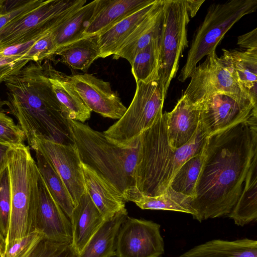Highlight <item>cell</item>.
<instances>
[{
  "label": "cell",
  "instance_id": "obj_34",
  "mask_svg": "<svg viewBox=\"0 0 257 257\" xmlns=\"http://www.w3.org/2000/svg\"><path fill=\"white\" fill-rule=\"evenodd\" d=\"M71 243L43 239L28 257H76Z\"/></svg>",
  "mask_w": 257,
  "mask_h": 257
},
{
  "label": "cell",
  "instance_id": "obj_38",
  "mask_svg": "<svg viewBox=\"0 0 257 257\" xmlns=\"http://www.w3.org/2000/svg\"><path fill=\"white\" fill-rule=\"evenodd\" d=\"M44 1L43 0H30L25 5L5 14L1 15L0 30L14 20L36 9Z\"/></svg>",
  "mask_w": 257,
  "mask_h": 257
},
{
  "label": "cell",
  "instance_id": "obj_2",
  "mask_svg": "<svg viewBox=\"0 0 257 257\" xmlns=\"http://www.w3.org/2000/svg\"><path fill=\"white\" fill-rule=\"evenodd\" d=\"M3 82L8 112L17 119L30 148L36 151L38 139L73 143L67 119L49 80L47 60L43 64L31 61Z\"/></svg>",
  "mask_w": 257,
  "mask_h": 257
},
{
  "label": "cell",
  "instance_id": "obj_43",
  "mask_svg": "<svg viewBox=\"0 0 257 257\" xmlns=\"http://www.w3.org/2000/svg\"><path fill=\"white\" fill-rule=\"evenodd\" d=\"M190 18L194 17L205 1L184 0Z\"/></svg>",
  "mask_w": 257,
  "mask_h": 257
},
{
  "label": "cell",
  "instance_id": "obj_36",
  "mask_svg": "<svg viewBox=\"0 0 257 257\" xmlns=\"http://www.w3.org/2000/svg\"><path fill=\"white\" fill-rule=\"evenodd\" d=\"M24 133L13 119L4 112H0V142L18 146L24 144Z\"/></svg>",
  "mask_w": 257,
  "mask_h": 257
},
{
  "label": "cell",
  "instance_id": "obj_22",
  "mask_svg": "<svg viewBox=\"0 0 257 257\" xmlns=\"http://www.w3.org/2000/svg\"><path fill=\"white\" fill-rule=\"evenodd\" d=\"M158 0L133 13L97 36L99 58L113 55L154 8Z\"/></svg>",
  "mask_w": 257,
  "mask_h": 257
},
{
  "label": "cell",
  "instance_id": "obj_23",
  "mask_svg": "<svg viewBox=\"0 0 257 257\" xmlns=\"http://www.w3.org/2000/svg\"><path fill=\"white\" fill-rule=\"evenodd\" d=\"M126 208L106 219L76 257L116 256V241L119 228L127 217Z\"/></svg>",
  "mask_w": 257,
  "mask_h": 257
},
{
  "label": "cell",
  "instance_id": "obj_13",
  "mask_svg": "<svg viewBox=\"0 0 257 257\" xmlns=\"http://www.w3.org/2000/svg\"><path fill=\"white\" fill-rule=\"evenodd\" d=\"M37 146L63 181L75 206L86 192L82 163L76 146L43 139L37 140Z\"/></svg>",
  "mask_w": 257,
  "mask_h": 257
},
{
  "label": "cell",
  "instance_id": "obj_10",
  "mask_svg": "<svg viewBox=\"0 0 257 257\" xmlns=\"http://www.w3.org/2000/svg\"><path fill=\"white\" fill-rule=\"evenodd\" d=\"M190 78L182 97L191 104L196 105L206 97L221 94L241 104L257 107L256 103L236 82L215 52L206 56Z\"/></svg>",
  "mask_w": 257,
  "mask_h": 257
},
{
  "label": "cell",
  "instance_id": "obj_45",
  "mask_svg": "<svg viewBox=\"0 0 257 257\" xmlns=\"http://www.w3.org/2000/svg\"><path fill=\"white\" fill-rule=\"evenodd\" d=\"M6 240L0 233V257H2L6 250Z\"/></svg>",
  "mask_w": 257,
  "mask_h": 257
},
{
  "label": "cell",
  "instance_id": "obj_16",
  "mask_svg": "<svg viewBox=\"0 0 257 257\" xmlns=\"http://www.w3.org/2000/svg\"><path fill=\"white\" fill-rule=\"evenodd\" d=\"M156 0H97L84 37L96 36Z\"/></svg>",
  "mask_w": 257,
  "mask_h": 257
},
{
  "label": "cell",
  "instance_id": "obj_9",
  "mask_svg": "<svg viewBox=\"0 0 257 257\" xmlns=\"http://www.w3.org/2000/svg\"><path fill=\"white\" fill-rule=\"evenodd\" d=\"M189 21L184 0H164L158 75L166 94L178 71L179 58L188 46L187 26Z\"/></svg>",
  "mask_w": 257,
  "mask_h": 257
},
{
  "label": "cell",
  "instance_id": "obj_26",
  "mask_svg": "<svg viewBox=\"0 0 257 257\" xmlns=\"http://www.w3.org/2000/svg\"><path fill=\"white\" fill-rule=\"evenodd\" d=\"M97 36H87L63 46L54 52L60 61L74 70L87 72L92 63L99 58Z\"/></svg>",
  "mask_w": 257,
  "mask_h": 257
},
{
  "label": "cell",
  "instance_id": "obj_32",
  "mask_svg": "<svg viewBox=\"0 0 257 257\" xmlns=\"http://www.w3.org/2000/svg\"><path fill=\"white\" fill-rule=\"evenodd\" d=\"M159 38L151 42L139 51L134 58L131 65L136 82L146 81L158 72Z\"/></svg>",
  "mask_w": 257,
  "mask_h": 257
},
{
  "label": "cell",
  "instance_id": "obj_14",
  "mask_svg": "<svg viewBox=\"0 0 257 257\" xmlns=\"http://www.w3.org/2000/svg\"><path fill=\"white\" fill-rule=\"evenodd\" d=\"M199 109L200 124L207 136L243 121L257 107L241 104L224 94H214L196 104Z\"/></svg>",
  "mask_w": 257,
  "mask_h": 257
},
{
  "label": "cell",
  "instance_id": "obj_31",
  "mask_svg": "<svg viewBox=\"0 0 257 257\" xmlns=\"http://www.w3.org/2000/svg\"><path fill=\"white\" fill-rule=\"evenodd\" d=\"M204 159V150L187 160L172 179L169 187L173 190L191 198L195 196V188Z\"/></svg>",
  "mask_w": 257,
  "mask_h": 257
},
{
  "label": "cell",
  "instance_id": "obj_27",
  "mask_svg": "<svg viewBox=\"0 0 257 257\" xmlns=\"http://www.w3.org/2000/svg\"><path fill=\"white\" fill-rule=\"evenodd\" d=\"M229 217L243 226L257 218V154H255L241 194Z\"/></svg>",
  "mask_w": 257,
  "mask_h": 257
},
{
  "label": "cell",
  "instance_id": "obj_42",
  "mask_svg": "<svg viewBox=\"0 0 257 257\" xmlns=\"http://www.w3.org/2000/svg\"><path fill=\"white\" fill-rule=\"evenodd\" d=\"M29 1H0L3 10L1 15L15 10L26 4Z\"/></svg>",
  "mask_w": 257,
  "mask_h": 257
},
{
  "label": "cell",
  "instance_id": "obj_29",
  "mask_svg": "<svg viewBox=\"0 0 257 257\" xmlns=\"http://www.w3.org/2000/svg\"><path fill=\"white\" fill-rule=\"evenodd\" d=\"M35 152L38 170L51 195L70 220L75 205L65 183L47 158L38 149Z\"/></svg>",
  "mask_w": 257,
  "mask_h": 257
},
{
  "label": "cell",
  "instance_id": "obj_28",
  "mask_svg": "<svg viewBox=\"0 0 257 257\" xmlns=\"http://www.w3.org/2000/svg\"><path fill=\"white\" fill-rule=\"evenodd\" d=\"M96 2L97 0H95L84 5L66 22L52 32L55 51L84 37L83 33L92 17Z\"/></svg>",
  "mask_w": 257,
  "mask_h": 257
},
{
  "label": "cell",
  "instance_id": "obj_25",
  "mask_svg": "<svg viewBox=\"0 0 257 257\" xmlns=\"http://www.w3.org/2000/svg\"><path fill=\"white\" fill-rule=\"evenodd\" d=\"M47 68L52 89L62 107L66 118L84 123L90 117L91 111L77 92L65 83L63 74L56 70L48 61Z\"/></svg>",
  "mask_w": 257,
  "mask_h": 257
},
{
  "label": "cell",
  "instance_id": "obj_48",
  "mask_svg": "<svg viewBox=\"0 0 257 257\" xmlns=\"http://www.w3.org/2000/svg\"><path fill=\"white\" fill-rule=\"evenodd\" d=\"M0 51H1V49H0Z\"/></svg>",
  "mask_w": 257,
  "mask_h": 257
},
{
  "label": "cell",
  "instance_id": "obj_4",
  "mask_svg": "<svg viewBox=\"0 0 257 257\" xmlns=\"http://www.w3.org/2000/svg\"><path fill=\"white\" fill-rule=\"evenodd\" d=\"M70 137L81 162L104 178L124 196L139 190L136 171L141 135L128 146L117 144L87 124L67 119Z\"/></svg>",
  "mask_w": 257,
  "mask_h": 257
},
{
  "label": "cell",
  "instance_id": "obj_5",
  "mask_svg": "<svg viewBox=\"0 0 257 257\" xmlns=\"http://www.w3.org/2000/svg\"><path fill=\"white\" fill-rule=\"evenodd\" d=\"M7 168L11 186V212L6 250L16 240L34 231L40 175L30 148L25 144L12 149Z\"/></svg>",
  "mask_w": 257,
  "mask_h": 257
},
{
  "label": "cell",
  "instance_id": "obj_40",
  "mask_svg": "<svg viewBox=\"0 0 257 257\" xmlns=\"http://www.w3.org/2000/svg\"><path fill=\"white\" fill-rule=\"evenodd\" d=\"M237 44L246 50L257 49V28L239 36Z\"/></svg>",
  "mask_w": 257,
  "mask_h": 257
},
{
  "label": "cell",
  "instance_id": "obj_3",
  "mask_svg": "<svg viewBox=\"0 0 257 257\" xmlns=\"http://www.w3.org/2000/svg\"><path fill=\"white\" fill-rule=\"evenodd\" d=\"M208 137L199 123L190 142L179 149L169 144L166 112L141 135V148L136 171V186L144 196L164 193L174 176L187 160L203 152Z\"/></svg>",
  "mask_w": 257,
  "mask_h": 257
},
{
  "label": "cell",
  "instance_id": "obj_47",
  "mask_svg": "<svg viewBox=\"0 0 257 257\" xmlns=\"http://www.w3.org/2000/svg\"><path fill=\"white\" fill-rule=\"evenodd\" d=\"M2 10H3L2 7L0 6V15L2 14Z\"/></svg>",
  "mask_w": 257,
  "mask_h": 257
},
{
  "label": "cell",
  "instance_id": "obj_30",
  "mask_svg": "<svg viewBox=\"0 0 257 257\" xmlns=\"http://www.w3.org/2000/svg\"><path fill=\"white\" fill-rule=\"evenodd\" d=\"M193 198L173 190L168 187L165 192L158 196L150 197L139 193L130 201L135 203L142 209L164 210L196 214L192 207Z\"/></svg>",
  "mask_w": 257,
  "mask_h": 257
},
{
  "label": "cell",
  "instance_id": "obj_8",
  "mask_svg": "<svg viewBox=\"0 0 257 257\" xmlns=\"http://www.w3.org/2000/svg\"><path fill=\"white\" fill-rule=\"evenodd\" d=\"M86 0H47L0 30V48L40 38L70 18Z\"/></svg>",
  "mask_w": 257,
  "mask_h": 257
},
{
  "label": "cell",
  "instance_id": "obj_35",
  "mask_svg": "<svg viewBox=\"0 0 257 257\" xmlns=\"http://www.w3.org/2000/svg\"><path fill=\"white\" fill-rule=\"evenodd\" d=\"M44 238L43 233L33 231L16 240L2 257H28L38 243Z\"/></svg>",
  "mask_w": 257,
  "mask_h": 257
},
{
  "label": "cell",
  "instance_id": "obj_6",
  "mask_svg": "<svg viewBox=\"0 0 257 257\" xmlns=\"http://www.w3.org/2000/svg\"><path fill=\"white\" fill-rule=\"evenodd\" d=\"M256 9L257 0H230L210 5L195 33L178 80L183 82L190 78L197 63L204 56L215 52L216 47L234 24Z\"/></svg>",
  "mask_w": 257,
  "mask_h": 257
},
{
  "label": "cell",
  "instance_id": "obj_18",
  "mask_svg": "<svg viewBox=\"0 0 257 257\" xmlns=\"http://www.w3.org/2000/svg\"><path fill=\"white\" fill-rule=\"evenodd\" d=\"M163 17L164 0H158L152 10L113 55V59L124 58L131 65L139 51L160 37Z\"/></svg>",
  "mask_w": 257,
  "mask_h": 257
},
{
  "label": "cell",
  "instance_id": "obj_7",
  "mask_svg": "<svg viewBox=\"0 0 257 257\" xmlns=\"http://www.w3.org/2000/svg\"><path fill=\"white\" fill-rule=\"evenodd\" d=\"M134 97L122 116L103 133L122 146L133 144L162 116L166 96L158 72L146 81L136 82Z\"/></svg>",
  "mask_w": 257,
  "mask_h": 257
},
{
  "label": "cell",
  "instance_id": "obj_21",
  "mask_svg": "<svg viewBox=\"0 0 257 257\" xmlns=\"http://www.w3.org/2000/svg\"><path fill=\"white\" fill-rule=\"evenodd\" d=\"M222 51L220 59L236 82L256 103L257 49Z\"/></svg>",
  "mask_w": 257,
  "mask_h": 257
},
{
  "label": "cell",
  "instance_id": "obj_12",
  "mask_svg": "<svg viewBox=\"0 0 257 257\" xmlns=\"http://www.w3.org/2000/svg\"><path fill=\"white\" fill-rule=\"evenodd\" d=\"M63 78L91 111L114 119H120L125 112L126 107L109 82L87 73L69 76L63 74Z\"/></svg>",
  "mask_w": 257,
  "mask_h": 257
},
{
  "label": "cell",
  "instance_id": "obj_44",
  "mask_svg": "<svg viewBox=\"0 0 257 257\" xmlns=\"http://www.w3.org/2000/svg\"><path fill=\"white\" fill-rule=\"evenodd\" d=\"M22 57L23 56L7 57L0 55V68L19 61Z\"/></svg>",
  "mask_w": 257,
  "mask_h": 257
},
{
  "label": "cell",
  "instance_id": "obj_37",
  "mask_svg": "<svg viewBox=\"0 0 257 257\" xmlns=\"http://www.w3.org/2000/svg\"><path fill=\"white\" fill-rule=\"evenodd\" d=\"M55 46L52 32L39 38L32 47L23 56L30 62H41L44 59H50L54 55Z\"/></svg>",
  "mask_w": 257,
  "mask_h": 257
},
{
  "label": "cell",
  "instance_id": "obj_24",
  "mask_svg": "<svg viewBox=\"0 0 257 257\" xmlns=\"http://www.w3.org/2000/svg\"><path fill=\"white\" fill-rule=\"evenodd\" d=\"M178 257H257V241L214 239L196 245Z\"/></svg>",
  "mask_w": 257,
  "mask_h": 257
},
{
  "label": "cell",
  "instance_id": "obj_1",
  "mask_svg": "<svg viewBox=\"0 0 257 257\" xmlns=\"http://www.w3.org/2000/svg\"><path fill=\"white\" fill-rule=\"evenodd\" d=\"M192 207L199 222L229 214L257 154V112L208 136Z\"/></svg>",
  "mask_w": 257,
  "mask_h": 257
},
{
  "label": "cell",
  "instance_id": "obj_41",
  "mask_svg": "<svg viewBox=\"0 0 257 257\" xmlns=\"http://www.w3.org/2000/svg\"><path fill=\"white\" fill-rule=\"evenodd\" d=\"M14 147L15 146L0 142V179L7 168L10 153Z\"/></svg>",
  "mask_w": 257,
  "mask_h": 257
},
{
  "label": "cell",
  "instance_id": "obj_17",
  "mask_svg": "<svg viewBox=\"0 0 257 257\" xmlns=\"http://www.w3.org/2000/svg\"><path fill=\"white\" fill-rule=\"evenodd\" d=\"M104 217L86 191L75 206L70 219L72 224V247L79 254L104 221Z\"/></svg>",
  "mask_w": 257,
  "mask_h": 257
},
{
  "label": "cell",
  "instance_id": "obj_19",
  "mask_svg": "<svg viewBox=\"0 0 257 257\" xmlns=\"http://www.w3.org/2000/svg\"><path fill=\"white\" fill-rule=\"evenodd\" d=\"M82 165L86 191L105 219L125 209L127 201L123 194L89 167Z\"/></svg>",
  "mask_w": 257,
  "mask_h": 257
},
{
  "label": "cell",
  "instance_id": "obj_33",
  "mask_svg": "<svg viewBox=\"0 0 257 257\" xmlns=\"http://www.w3.org/2000/svg\"><path fill=\"white\" fill-rule=\"evenodd\" d=\"M11 212V186L8 168L0 179V233L7 237Z\"/></svg>",
  "mask_w": 257,
  "mask_h": 257
},
{
  "label": "cell",
  "instance_id": "obj_20",
  "mask_svg": "<svg viewBox=\"0 0 257 257\" xmlns=\"http://www.w3.org/2000/svg\"><path fill=\"white\" fill-rule=\"evenodd\" d=\"M166 114L170 145L174 149L181 148L190 142L198 128L199 109L182 96L174 109Z\"/></svg>",
  "mask_w": 257,
  "mask_h": 257
},
{
  "label": "cell",
  "instance_id": "obj_39",
  "mask_svg": "<svg viewBox=\"0 0 257 257\" xmlns=\"http://www.w3.org/2000/svg\"><path fill=\"white\" fill-rule=\"evenodd\" d=\"M41 37L21 44L0 48V55L7 57L23 56Z\"/></svg>",
  "mask_w": 257,
  "mask_h": 257
},
{
  "label": "cell",
  "instance_id": "obj_15",
  "mask_svg": "<svg viewBox=\"0 0 257 257\" xmlns=\"http://www.w3.org/2000/svg\"><path fill=\"white\" fill-rule=\"evenodd\" d=\"M39 200L34 220V230L49 240L71 243L72 224L61 207L51 195L40 173Z\"/></svg>",
  "mask_w": 257,
  "mask_h": 257
},
{
  "label": "cell",
  "instance_id": "obj_46",
  "mask_svg": "<svg viewBox=\"0 0 257 257\" xmlns=\"http://www.w3.org/2000/svg\"><path fill=\"white\" fill-rule=\"evenodd\" d=\"M5 105H6V100H3L0 98V112H5L6 111L4 108Z\"/></svg>",
  "mask_w": 257,
  "mask_h": 257
},
{
  "label": "cell",
  "instance_id": "obj_11",
  "mask_svg": "<svg viewBox=\"0 0 257 257\" xmlns=\"http://www.w3.org/2000/svg\"><path fill=\"white\" fill-rule=\"evenodd\" d=\"M117 257H160L164 253L160 225L152 221L127 216L116 241Z\"/></svg>",
  "mask_w": 257,
  "mask_h": 257
}]
</instances>
